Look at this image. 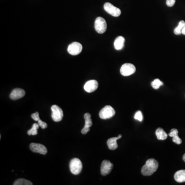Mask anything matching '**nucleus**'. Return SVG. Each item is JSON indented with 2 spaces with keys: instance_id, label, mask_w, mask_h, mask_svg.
<instances>
[{
  "instance_id": "obj_4",
  "label": "nucleus",
  "mask_w": 185,
  "mask_h": 185,
  "mask_svg": "<svg viewBox=\"0 0 185 185\" xmlns=\"http://www.w3.org/2000/svg\"><path fill=\"white\" fill-rule=\"evenodd\" d=\"M115 111L110 105H107L101 110L99 112V117L102 119H107L114 116Z\"/></svg>"
},
{
  "instance_id": "obj_7",
  "label": "nucleus",
  "mask_w": 185,
  "mask_h": 185,
  "mask_svg": "<svg viewBox=\"0 0 185 185\" xmlns=\"http://www.w3.org/2000/svg\"><path fill=\"white\" fill-rule=\"evenodd\" d=\"M104 9L109 14L115 17H118L122 13L119 8L116 7L110 3H106L104 4Z\"/></svg>"
},
{
  "instance_id": "obj_9",
  "label": "nucleus",
  "mask_w": 185,
  "mask_h": 185,
  "mask_svg": "<svg viewBox=\"0 0 185 185\" xmlns=\"http://www.w3.org/2000/svg\"><path fill=\"white\" fill-rule=\"evenodd\" d=\"M113 168V164L111 163V162L109 160H104L102 162L101 165V174L103 176H106L111 173Z\"/></svg>"
},
{
  "instance_id": "obj_25",
  "label": "nucleus",
  "mask_w": 185,
  "mask_h": 185,
  "mask_svg": "<svg viewBox=\"0 0 185 185\" xmlns=\"http://www.w3.org/2000/svg\"><path fill=\"white\" fill-rule=\"evenodd\" d=\"M38 122L39 125H40V127L42 129H46L47 127V123L45 122H43L41 120H39Z\"/></svg>"
},
{
  "instance_id": "obj_12",
  "label": "nucleus",
  "mask_w": 185,
  "mask_h": 185,
  "mask_svg": "<svg viewBox=\"0 0 185 185\" xmlns=\"http://www.w3.org/2000/svg\"><path fill=\"white\" fill-rule=\"evenodd\" d=\"M98 83L96 80H89L84 85V89L87 92H92L98 89Z\"/></svg>"
},
{
  "instance_id": "obj_21",
  "label": "nucleus",
  "mask_w": 185,
  "mask_h": 185,
  "mask_svg": "<svg viewBox=\"0 0 185 185\" xmlns=\"http://www.w3.org/2000/svg\"><path fill=\"white\" fill-rule=\"evenodd\" d=\"M14 185H32L33 183L28 180L24 178H20L16 180L13 184Z\"/></svg>"
},
{
  "instance_id": "obj_15",
  "label": "nucleus",
  "mask_w": 185,
  "mask_h": 185,
  "mask_svg": "<svg viewBox=\"0 0 185 185\" xmlns=\"http://www.w3.org/2000/svg\"><path fill=\"white\" fill-rule=\"evenodd\" d=\"M125 39L123 37L119 36L117 37L115 40L114 43V46L115 49L118 51L122 49L125 46Z\"/></svg>"
},
{
  "instance_id": "obj_5",
  "label": "nucleus",
  "mask_w": 185,
  "mask_h": 185,
  "mask_svg": "<svg viewBox=\"0 0 185 185\" xmlns=\"http://www.w3.org/2000/svg\"><path fill=\"white\" fill-rule=\"evenodd\" d=\"M52 112L51 117L53 120L55 122L61 121L63 117V112L61 107L57 105H53L51 107Z\"/></svg>"
},
{
  "instance_id": "obj_13",
  "label": "nucleus",
  "mask_w": 185,
  "mask_h": 185,
  "mask_svg": "<svg viewBox=\"0 0 185 185\" xmlns=\"http://www.w3.org/2000/svg\"><path fill=\"white\" fill-rule=\"evenodd\" d=\"M25 95V92L23 89L20 88L15 89L10 94V98L12 100H17L23 97Z\"/></svg>"
},
{
  "instance_id": "obj_11",
  "label": "nucleus",
  "mask_w": 185,
  "mask_h": 185,
  "mask_svg": "<svg viewBox=\"0 0 185 185\" xmlns=\"http://www.w3.org/2000/svg\"><path fill=\"white\" fill-rule=\"evenodd\" d=\"M84 117L85 119V125L84 128L82 129L81 133L82 134H86L90 131V128L92 126V122L91 119V115L90 113H85L84 115Z\"/></svg>"
},
{
  "instance_id": "obj_27",
  "label": "nucleus",
  "mask_w": 185,
  "mask_h": 185,
  "mask_svg": "<svg viewBox=\"0 0 185 185\" xmlns=\"http://www.w3.org/2000/svg\"><path fill=\"white\" fill-rule=\"evenodd\" d=\"M182 34H183V35H185V26L184 27L183 29L182 30Z\"/></svg>"
},
{
  "instance_id": "obj_23",
  "label": "nucleus",
  "mask_w": 185,
  "mask_h": 185,
  "mask_svg": "<svg viewBox=\"0 0 185 185\" xmlns=\"http://www.w3.org/2000/svg\"><path fill=\"white\" fill-rule=\"evenodd\" d=\"M134 119L139 121V122H142L143 120V115H142V113L141 111H137L135 113L134 115Z\"/></svg>"
},
{
  "instance_id": "obj_10",
  "label": "nucleus",
  "mask_w": 185,
  "mask_h": 185,
  "mask_svg": "<svg viewBox=\"0 0 185 185\" xmlns=\"http://www.w3.org/2000/svg\"><path fill=\"white\" fill-rule=\"evenodd\" d=\"M29 147L33 152L38 153L43 155H46L47 152L46 148L44 145L40 143H31Z\"/></svg>"
},
{
  "instance_id": "obj_20",
  "label": "nucleus",
  "mask_w": 185,
  "mask_h": 185,
  "mask_svg": "<svg viewBox=\"0 0 185 185\" xmlns=\"http://www.w3.org/2000/svg\"><path fill=\"white\" fill-rule=\"evenodd\" d=\"M40 127L38 123H35L33 124V127L27 131V134L28 135H36L38 134V129Z\"/></svg>"
},
{
  "instance_id": "obj_2",
  "label": "nucleus",
  "mask_w": 185,
  "mask_h": 185,
  "mask_svg": "<svg viewBox=\"0 0 185 185\" xmlns=\"http://www.w3.org/2000/svg\"><path fill=\"white\" fill-rule=\"evenodd\" d=\"M69 169L72 174L74 175L80 174L82 169L81 161L77 158H73L69 163Z\"/></svg>"
},
{
  "instance_id": "obj_3",
  "label": "nucleus",
  "mask_w": 185,
  "mask_h": 185,
  "mask_svg": "<svg viewBox=\"0 0 185 185\" xmlns=\"http://www.w3.org/2000/svg\"><path fill=\"white\" fill-rule=\"evenodd\" d=\"M107 28V24L103 18L99 16L95 21V29L97 33L100 34L105 33Z\"/></svg>"
},
{
  "instance_id": "obj_8",
  "label": "nucleus",
  "mask_w": 185,
  "mask_h": 185,
  "mask_svg": "<svg viewBox=\"0 0 185 185\" xmlns=\"http://www.w3.org/2000/svg\"><path fill=\"white\" fill-rule=\"evenodd\" d=\"M82 50V46L79 42H75L71 43L67 48V51L69 54L76 56L79 54Z\"/></svg>"
},
{
  "instance_id": "obj_18",
  "label": "nucleus",
  "mask_w": 185,
  "mask_h": 185,
  "mask_svg": "<svg viewBox=\"0 0 185 185\" xmlns=\"http://www.w3.org/2000/svg\"><path fill=\"white\" fill-rule=\"evenodd\" d=\"M155 134L158 140H163L166 139L168 137L167 133H166L165 131L163 130V129L161 128H158V129L156 130Z\"/></svg>"
},
{
  "instance_id": "obj_17",
  "label": "nucleus",
  "mask_w": 185,
  "mask_h": 185,
  "mask_svg": "<svg viewBox=\"0 0 185 185\" xmlns=\"http://www.w3.org/2000/svg\"><path fill=\"white\" fill-rule=\"evenodd\" d=\"M174 179L178 183L185 182V170L177 171L174 174Z\"/></svg>"
},
{
  "instance_id": "obj_16",
  "label": "nucleus",
  "mask_w": 185,
  "mask_h": 185,
  "mask_svg": "<svg viewBox=\"0 0 185 185\" xmlns=\"http://www.w3.org/2000/svg\"><path fill=\"white\" fill-rule=\"evenodd\" d=\"M178 131L176 129H172L171 130V132L169 133V136L173 137L172 141L174 143H176L178 145H180L182 142V140L179 137L178 135Z\"/></svg>"
},
{
  "instance_id": "obj_22",
  "label": "nucleus",
  "mask_w": 185,
  "mask_h": 185,
  "mask_svg": "<svg viewBox=\"0 0 185 185\" xmlns=\"http://www.w3.org/2000/svg\"><path fill=\"white\" fill-rule=\"evenodd\" d=\"M163 85V82L161 81L159 79H156L153 80V81L151 82V85H152V87L153 89H155V90H157V89L160 88V86Z\"/></svg>"
},
{
  "instance_id": "obj_14",
  "label": "nucleus",
  "mask_w": 185,
  "mask_h": 185,
  "mask_svg": "<svg viewBox=\"0 0 185 185\" xmlns=\"http://www.w3.org/2000/svg\"><path fill=\"white\" fill-rule=\"evenodd\" d=\"M122 137V135L119 134L116 137H112L107 140V145L109 149L112 150H114L118 148V144L117 143V140Z\"/></svg>"
},
{
  "instance_id": "obj_6",
  "label": "nucleus",
  "mask_w": 185,
  "mask_h": 185,
  "mask_svg": "<svg viewBox=\"0 0 185 185\" xmlns=\"http://www.w3.org/2000/svg\"><path fill=\"white\" fill-rule=\"evenodd\" d=\"M120 71L123 76H129L135 73L136 67L133 64L125 63L122 66Z\"/></svg>"
},
{
  "instance_id": "obj_24",
  "label": "nucleus",
  "mask_w": 185,
  "mask_h": 185,
  "mask_svg": "<svg viewBox=\"0 0 185 185\" xmlns=\"http://www.w3.org/2000/svg\"><path fill=\"white\" fill-rule=\"evenodd\" d=\"M31 118H33V119L36 122H38L39 120L40 119L39 113L37 112L35 113H34L33 114H31Z\"/></svg>"
},
{
  "instance_id": "obj_19",
  "label": "nucleus",
  "mask_w": 185,
  "mask_h": 185,
  "mask_svg": "<svg viewBox=\"0 0 185 185\" xmlns=\"http://www.w3.org/2000/svg\"><path fill=\"white\" fill-rule=\"evenodd\" d=\"M185 26V22L183 20L180 21L178 26L174 29V33L175 35H180L182 34V30Z\"/></svg>"
},
{
  "instance_id": "obj_1",
  "label": "nucleus",
  "mask_w": 185,
  "mask_h": 185,
  "mask_svg": "<svg viewBox=\"0 0 185 185\" xmlns=\"http://www.w3.org/2000/svg\"><path fill=\"white\" fill-rule=\"evenodd\" d=\"M158 163L156 160L150 158L147 160L145 164L142 167V173L145 176H150L158 169Z\"/></svg>"
},
{
  "instance_id": "obj_28",
  "label": "nucleus",
  "mask_w": 185,
  "mask_h": 185,
  "mask_svg": "<svg viewBox=\"0 0 185 185\" xmlns=\"http://www.w3.org/2000/svg\"><path fill=\"white\" fill-rule=\"evenodd\" d=\"M183 159L184 161L185 162V153L184 154L183 157Z\"/></svg>"
},
{
  "instance_id": "obj_26",
  "label": "nucleus",
  "mask_w": 185,
  "mask_h": 185,
  "mask_svg": "<svg viewBox=\"0 0 185 185\" xmlns=\"http://www.w3.org/2000/svg\"><path fill=\"white\" fill-rule=\"evenodd\" d=\"M176 0H167L166 1V4L169 7H172L175 3Z\"/></svg>"
}]
</instances>
